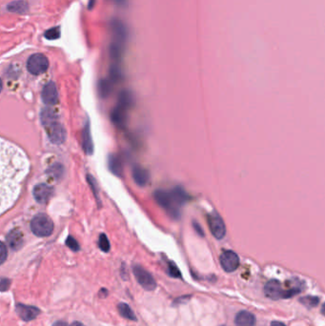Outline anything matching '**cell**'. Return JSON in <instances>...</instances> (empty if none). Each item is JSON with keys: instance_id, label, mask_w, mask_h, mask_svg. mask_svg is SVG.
<instances>
[{"instance_id": "obj_1", "label": "cell", "mask_w": 325, "mask_h": 326, "mask_svg": "<svg viewBox=\"0 0 325 326\" xmlns=\"http://www.w3.org/2000/svg\"><path fill=\"white\" fill-rule=\"evenodd\" d=\"M29 171L30 161L24 151L0 136V215L18 199Z\"/></svg>"}, {"instance_id": "obj_2", "label": "cell", "mask_w": 325, "mask_h": 326, "mask_svg": "<svg viewBox=\"0 0 325 326\" xmlns=\"http://www.w3.org/2000/svg\"><path fill=\"white\" fill-rule=\"evenodd\" d=\"M154 197L157 204L174 217H179L181 206L188 200L187 193L181 187H176L171 191L157 190L154 193Z\"/></svg>"}, {"instance_id": "obj_3", "label": "cell", "mask_w": 325, "mask_h": 326, "mask_svg": "<svg viewBox=\"0 0 325 326\" xmlns=\"http://www.w3.org/2000/svg\"><path fill=\"white\" fill-rule=\"evenodd\" d=\"M301 291L300 287H296V286L285 289L282 287L281 283L276 279L268 281L264 286L265 295L272 300L292 298L293 296L299 294Z\"/></svg>"}, {"instance_id": "obj_4", "label": "cell", "mask_w": 325, "mask_h": 326, "mask_svg": "<svg viewBox=\"0 0 325 326\" xmlns=\"http://www.w3.org/2000/svg\"><path fill=\"white\" fill-rule=\"evenodd\" d=\"M31 229L37 237H48L54 231V223L47 215L39 214L32 219Z\"/></svg>"}, {"instance_id": "obj_5", "label": "cell", "mask_w": 325, "mask_h": 326, "mask_svg": "<svg viewBox=\"0 0 325 326\" xmlns=\"http://www.w3.org/2000/svg\"><path fill=\"white\" fill-rule=\"evenodd\" d=\"M48 68V59L43 54L33 55L32 57H30L27 62L28 71L35 75H38L46 72Z\"/></svg>"}, {"instance_id": "obj_6", "label": "cell", "mask_w": 325, "mask_h": 326, "mask_svg": "<svg viewBox=\"0 0 325 326\" xmlns=\"http://www.w3.org/2000/svg\"><path fill=\"white\" fill-rule=\"evenodd\" d=\"M133 274L138 283L147 291H152L155 289L157 286V283L155 281V278L153 276L141 266L134 265L133 268Z\"/></svg>"}, {"instance_id": "obj_7", "label": "cell", "mask_w": 325, "mask_h": 326, "mask_svg": "<svg viewBox=\"0 0 325 326\" xmlns=\"http://www.w3.org/2000/svg\"><path fill=\"white\" fill-rule=\"evenodd\" d=\"M208 224L212 235L217 240H222L226 236V226L225 223L217 214H213L208 217Z\"/></svg>"}, {"instance_id": "obj_8", "label": "cell", "mask_w": 325, "mask_h": 326, "mask_svg": "<svg viewBox=\"0 0 325 326\" xmlns=\"http://www.w3.org/2000/svg\"><path fill=\"white\" fill-rule=\"evenodd\" d=\"M220 265L225 272H234L240 266V258L234 251H224L219 257Z\"/></svg>"}, {"instance_id": "obj_9", "label": "cell", "mask_w": 325, "mask_h": 326, "mask_svg": "<svg viewBox=\"0 0 325 326\" xmlns=\"http://www.w3.org/2000/svg\"><path fill=\"white\" fill-rule=\"evenodd\" d=\"M111 31L114 36V42L125 45L128 39V30L126 25L120 19H114L111 23Z\"/></svg>"}, {"instance_id": "obj_10", "label": "cell", "mask_w": 325, "mask_h": 326, "mask_svg": "<svg viewBox=\"0 0 325 326\" xmlns=\"http://www.w3.org/2000/svg\"><path fill=\"white\" fill-rule=\"evenodd\" d=\"M15 310H16V313L23 321L34 320L40 313L39 309H37L35 306L25 305V304H21V303L16 305Z\"/></svg>"}, {"instance_id": "obj_11", "label": "cell", "mask_w": 325, "mask_h": 326, "mask_svg": "<svg viewBox=\"0 0 325 326\" xmlns=\"http://www.w3.org/2000/svg\"><path fill=\"white\" fill-rule=\"evenodd\" d=\"M42 99L48 105H54L58 102L59 94H58L57 86L54 82H49L48 84L43 88Z\"/></svg>"}, {"instance_id": "obj_12", "label": "cell", "mask_w": 325, "mask_h": 326, "mask_svg": "<svg viewBox=\"0 0 325 326\" xmlns=\"http://www.w3.org/2000/svg\"><path fill=\"white\" fill-rule=\"evenodd\" d=\"M53 194V188L46 184L36 185L34 189V196L40 203H45L49 200Z\"/></svg>"}, {"instance_id": "obj_13", "label": "cell", "mask_w": 325, "mask_h": 326, "mask_svg": "<svg viewBox=\"0 0 325 326\" xmlns=\"http://www.w3.org/2000/svg\"><path fill=\"white\" fill-rule=\"evenodd\" d=\"M132 179L138 186L144 187L145 185H147L149 182L150 174L144 168L140 166H135L132 169Z\"/></svg>"}, {"instance_id": "obj_14", "label": "cell", "mask_w": 325, "mask_h": 326, "mask_svg": "<svg viewBox=\"0 0 325 326\" xmlns=\"http://www.w3.org/2000/svg\"><path fill=\"white\" fill-rule=\"evenodd\" d=\"M127 109L128 107L122 104H119V106L114 110L112 119L116 125L120 127H123L125 125L127 121Z\"/></svg>"}, {"instance_id": "obj_15", "label": "cell", "mask_w": 325, "mask_h": 326, "mask_svg": "<svg viewBox=\"0 0 325 326\" xmlns=\"http://www.w3.org/2000/svg\"><path fill=\"white\" fill-rule=\"evenodd\" d=\"M235 322L237 326H254L256 320L252 313L247 311H241L237 315Z\"/></svg>"}, {"instance_id": "obj_16", "label": "cell", "mask_w": 325, "mask_h": 326, "mask_svg": "<svg viewBox=\"0 0 325 326\" xmlns=\"http://www.w3.org/2000/svg\"><path fill=\"white\" fill-rule=\"evenodd\" d=\"M28 4L26 1L23 0H18V1H13L12 3H10L7 6L8 11L12 12H16V13H24V12L28 11Z\"/></svg>"}, {"instance_id": "obj_17", "label": "cell", "mask_w": 325, "mask_h": 326, "mask_svg": "<svg viewBox=\"0 0 325 326\" xmlns=\"http://www.w3.org/2000/svg\"><path fill=\"white\" fill-rule=\"evenodd\" d=\"M124 52V45L117 43V42H113L110 46V56L114 61H121Z\"/></svg>"}, {"instance_id": "obj_18", "label": "cell", "mask_w": 325, "mask_h": 326, "mask_svg": "<svg viewBox=\"0 0 325 326\" xmlns=\"http://www.w3.org/2000/svg\"><path fill=\"white\" fill-rule=\"evenodd\" d=\"M8 242L10 243V246L12 247V249H17L21 246L22 244V235L19 231H12V233L10 234V236L8 237Z\"/></svg>"}, {"instance_id": "obj_19", "label": "cell", "mask_w": 325, "mask_h": 326, "mask_svg": "<svg viewBox=\"0 0 325 326\" xmlns=\"http://www.w3.org/2000/svg\"><path fill=\"white\" fill-rule=\"evenodd\" d=\"M119 311L121 313V316L127 320H131V321H136V317L135 315L133 314L132 309L130 308V306L126 303L121 302L118 306Z\"/></svg>"}, {"instance_id": "obj_20", "label": "cell", "mask_w": 325, "mask_h": 326, "mask_svg": "<svg viewBox=\"0 0 325 326\" xmlns=\"http://www.w3.org/2000/svg\"><path fill=\"white\" fill-rule=\"evenodd\" d=\"M110 167L111 170L116 173L117 175H120L121 172V165L120 160L117 157H111L110 159Z\"/></svg>"}, {"instance_id": "obj_21", "label": "cell", "mask_w": 325, "mask_h": 326, "mask_svg": "<svg viewBox=\"0 0 325 326\" xmlns=\"http://www.w3.org/2000/svg\"><path fill=\"white\" fill-rule=\"evenodd\" d=\"M61 36V31L59 28H52L45 33V37L50 40L58 39Z\"/></svg>"}, {"instance_id": "obj_22", "label": "cell", "mask_w": 325, "mask_h": 326, "mask_svg": "<svg viewBox=\"0 0 325 326\" xmlns=\"http://www.w3.org/2000/svg\"><path fill=\"white\" fill-rule=\"evenodd\" d=\"M99 247L103 252H108L110 250V242L104 234H102L99 238Z\"/></svg>"}, {"instance_id": "obj_23", "label": "cell", "mask_w": 325, "mask_h": 326, "mask_svg": "<svg viewBox=\"0 0 325 326\" xmlns=\"http://www.w3.org/2000/svg\"><path fill=\"white\" fill-rule=\"evenodd\" d=\"M168 271L170 276L173 278L181 277V272H180L178 266L176 265L174 262H169Z\"/></svg>"}, {"instance_id": "obj_24", "label": "cell", "mask_w": 325, "mask_h": 326, "mask_svg": "<svg viewBox=\"0 0 325 326\" xmlns=\"http://www.w3.org/2000/svg\"><path fill=\"white\" fill-rule=\"evenodd\" d=\"M301 302L304 305H308L310 307H314V306H316L319 303L320 300H319V298H316V297H309V296H307V297H305L303 299H301Z\"/></svg>"}, {"instance_id": "obj_25", "label": "cell", "mask_w": 325, "mask_h": 326, "mask_svg": "<svg viewBox=\"0 0 325 326\" xmlns=\"http://www.w3.org/2000/svg\"><path fill=\"white\" fill-rule=\"evenodd\" d=\"M121 75H122V73H121L120 66L117 65V64L114 65V66H112V68H111V76H112L113 80H119V79H121Z\"/></svg>"}, {"instance_id": "obj_26", "label": "cell", "mask_w": 325, "mask_h": 326, "mask_svg": "<svg viewBox=\"0 0 325 326\" xmlns=\"http://www.w3.org/2000/svg\"><path fill=\"white\" fill-rule=\"evenodd\" d=\"M7 259V247L3 242H0V264H2Z\"/></svg>"}, {"instance_id": "obj_27", "label": "cell", "mask_w": 325, "mask_h": 326, "mask_svg": "<svg viewBox=\"0 0 325 326\" xmlns=\"http://www.w3.org/2000/svg\"><path fill=\"white\" fill-rule=\"evenodd\" d=\"M67 245H68L72 250H73V251H77V250L79 249V247H78V243L75 242L72 238H68V240H67Z\"/></svg>"}, {"instance_id": "obj_28", "label": "cell", "mask_w": 325, "mask_h": 326, "mask_svg": "<svg viewBox=\"0 0 325 326\" xmlns=\"http://www.w3.org/2000/svg\"><path fill=\"white\" fill-rule=\"evenodd\" d=\"M101 90H102V93L104 95H108L111 91V85H110V82L109 81H102L101 82Z\"/></svg>"}, {"instance_id": "obj_29", "label": "cell", "mask_w": 325, "mask_h": 326, "mask_svg": "<svg viewBox=\"0 0 325 326\" xmlns=\"http://www.w3.org/2000/svg\"><path fill=\"white\" fill-rule=\"evenodd\" d=\"M10 286V280L5 278H0V291H5Z\"/></svg>"}, {"instance_id": "obj_30", "label": "cell", "mask_w": 325, "mask_h": 326, "mask_svg": "<svg viewBox=\"0 0 325 326\" xmlns=\"http://www.w3.org/2000/svg\"><path fill=\"white\" fill-rule=\"evenodd\" d=\"M115 4L119 5V6H124L127 2V0H112Z\"/></svg>"}, {"instance_id": "obj_31", "label": "cell", "mask_w": 325, "mask_h": 326, "mask_svg": "<svg viewBox=\"0 0 325 326\" xmlns=\"http://www.w3.org/2000/svg\"><path fill=\"white\" fill-rule=\"evenodd\" d=\"M53 326H68V325L66 323H64V322H58V323H56Z\"/></svg>"}, {"instance_id": "obj_32", "label": "cell", "mask_w": 325, "mask_h": 326, "mask_svg": "<svg viewBox=\"0 0 325 326\" xmlns=\"http://www.w3.org/2000/svg\"><path fill=\"white\" fill-rule=\"evenodd\" d=\"M285 326L282 323H279V322H273L272 324H271V326Z\"/></svg>"}, {"instance_id": "obj_33", "label": "cell", "mask_w": 325, "mask_h": 326, "mask_svg": "<svg viewBox=\"0 0 325 326\" xmlns=\"http://www.w3.org/2000/svg\"><path fill=\"white\" fill-rule=\"evenodd\" d=\"M71 326H85L84 325H82L81 323H78V322H74L73 324H72Z\"/></svg>"}, {"instance_id": "obj_34", "label": "cell", "mask_w": 325, "mask_h": 326, "mask_svg": "<svg viewBox=\"0 0 325 326\" xmlns=\"http://www.w3.org/2000/svg\"><path fill=\"white\" fill-rule=\"evenodd\" d=\"M94 3H95V0H90V7H92L94 5Z\"/></svg>"}, {"instance_id": "obj_35", "label": "cell", "mask_w": 325, "mask_h": 326, "mask_svg": "<svg viewBox=\"0 0 325 326\" xmlns=\"http://www.w3.org/2000/svg\"><path fill=\"white\" fill-rule=\"evenodd\" d=\"M1 90H2V80L0 79V92H1Z\"/></svg>"}]
</instances>
